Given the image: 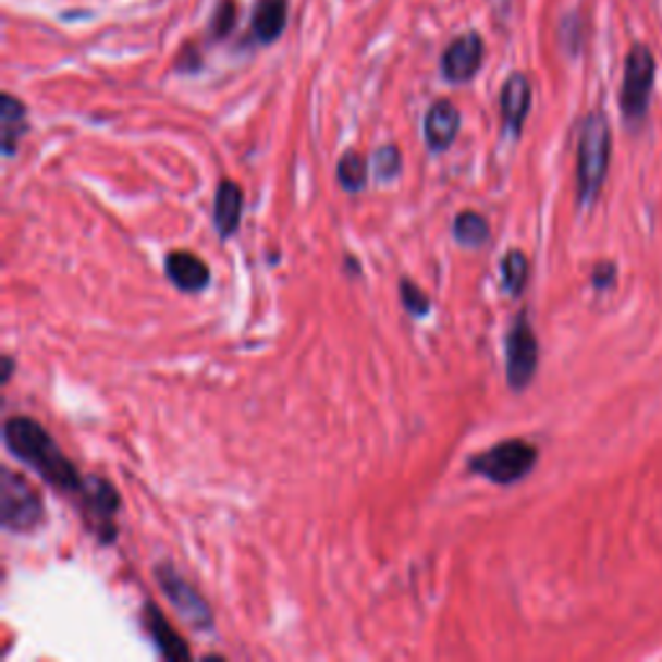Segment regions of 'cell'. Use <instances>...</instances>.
Segmentation results:
<instances>
[{
  "label": "cell",
  "mask_w": 662,
  "mask_h": 662,
  "mask_svg": "<svg viewBox=\"0 0 662 662\" xmlns=\"http://www.w3.org/2000/svg\"><path fill=\"white\" fill-rule=\"evenodd\" d=\"M658 62L650 47L634 45L624 62V83H621V112L629 124H639L650 112Z\"/></svg>",
  "instance_id": "5b68a950"
},
{
  "label": "cell",
  "mask_w": 662,
  "mask_h": 662,
  "mask_svg": "<svg viewBox=\"0 0 662 662\" xmlns=\"http://www.w3.org/2000/svg\"><path fill=\"white\" fill-rule=\"evenodd\" d=\"M613 278H616V269H613V265L611 267H598L596 274H592V285H596L598 290L609 287Z\"/></svg>",
  "instance_id": "603a6c76"
},
{
  "label": "cell",
  "mask_w": 662,
  "mask_h": 662,
  "mask_svg": "<svg viewBox=\"0 0 662 662\" xmlns=\"http://www.w3.org/2000/svg\"><path fill=\"white\" fill-rule=\"evenodd\" d=\"M238 24V3L236 0H220L212 11L210 19V37L212 39H225L231 37L233 29Z\"/></svg>",
  "instance_id": "44dd1931"
},
{
  "label": "cell",
  "mask_w": 662,
  "mask_h": 662,
  "mask_svg": "<svg viewBox=\"0 0 662 662\" xmlns=\"http://www.w3.org/2000/svg\"><path fill=\"white\" fill-rule=\"evenodd\" d=\"M530 101H534V88L530 81L523 73H513L510 78L502 83L500 91V112H502V124L510 135L520 137L523 122L530 112Z\"/></svg>",
  "instance_id": "30bf717a"
},
{
  "label": "cell",
  "mask_w": 662,
  "mask_h": 662,
  "mask_svg": "<svg viewBox=\"0 0 662 662\" xmlns=\"http://www.w3.org/2000/svg\"><path fill=\"white\" fill-rule=\"evenodd\" d=\"M500 269H502V285H505L507 293L520 295L523 287H526V282H528V274H530L526 254L513 248V252H507L505 257H502Z\"/></svg>",
  "instance_id": "d6986e66"
},
{
  "label": "cell",
  "mask_w": 662,
  "mask_h": 662,
  "mask_svg": "<svg viewBox=\"0 0 662 662\" xmlns=\"http://www.w3.org/2000/svg\"><path fill=\"white\" fill-rule=\"evenodd\" d=\"M507 383L513 391H523L534 381L538 368V340L530 329L528 316L520 314L507 334Z\"/></svg>",
  "instance_id": "ba28073f"
},
{
  "label": "cell",
  "mask_w": 662,
  "mask_h": 662,
  "mask_svg": "<svg viewBox=\"0 0 662 662\" xmlns=\"http://www.w3.org/2000/svg\"><path fill=\"white\" fill-rule=\"evenodd\" d=\"M485 52L487 47L479 32L461 34L445 47L443 58H440V73L448 83H468L481 71Z\"/></svg>",
  "instance_id": "9c48e42d"
},
{
  "label": "cell",
  "mask_w": 662,
  "mask_h": 662,
  "mask_svg": "<svg viewBox=\"0 0 662 662\" xmlns=\"http://www.w3.org/2000/svg\"><path fill=\"white\" fill-rule=\"evenodd\" d=\"M26 130H29V124H26V103L11 94L0 96V133H3L5 156L16 154V145L26 135Z\"/></svg>",
  "instance_id": "2e32d148"
},
{
  "label": "cell",
  "mask_w": 662,
  "mask_h": 662,
  "mask_svg": "<svg viewBox=\"0 0 662 662\" xmlns=\"http://www.w3.org/2000/svg\"><path fill=\"white\" fill-rule=\"evenodd\" d=\"M143 626L148 629L150 639L156 641V647L161 650L163 658H169V660H189L192 658L186 641L179 637L174 629H171V624L163 618V613L158 611L154 603H150L143 613Z\"/></svg>",
  "instance_id": "9a60e30c"
},
{
  "label": "cell",
  "mask_w": 662,
  "mask_h": 662,
  "mask_svg": "<svg viewBox=\"0 0 662 662\" xmlns=\"http://www.w3.org/2000/svg\"><path fill=\"white\" fill-rule=\"evenodd\" d=\"M399 290H402V303L404 308L409 310L412 316H427L430 314V298H427V293L422 287L417 285V282L412 280H402L399 282Z\"/></svg>",
  "instance_id": "7402d4cb"
},
{
  "label": "cell",
  "mask_w": 662,
  "mask_h": 662,
  "mask_svg": "<svg viewBox=\"0 0 662 662\" xmlns=\"http://www.w3.org/2000/svg\"><path fill=\"white\" fill-rule=\"evenodd\" d=\"M538 464V448L528 440H505L497 443L489 451L474 455L468 461V468L481 479L492 481V485H515V481L526 479Z\"/></svg>",
  "instance_id": "3957f363"
},
{
  "label": "cell",
  "mask_w": 662,
  "mask_h": 662,
  "mask_svg": "<svg viewBox=\"0 0 662 662\" xmlns=\"http://www.w3.org/2000/svg\"><path fill=\"white\" fill-rule=\"evenodd\" d=\"M287 26V0H257L252 13V34L259 45H272Z\"/></svg>",
  "instance_id": "5bb4252c"
},
{
  "label": "cell",
  "mask_w": 662,
  "mask_h": 662,
  "mask_svg": "<svg viewBox=\"0 0 662 662\" xmlns=\"http://www.w3.org/2000/svg\"><path fill=\"white\" fill-rule=\"evenodd\" d=\"M75 500H78L83 523H86L88 530H94L99 541L112 543L117 536L114 517L122 507L117 489L101 476H86L81 481L78 492H75Z\"/></svg>",
  "instance_id": "8992f818"
},
{
  "label": "cell",
  "mask_w": 662,
  "mask_h": 662,
  "mask_svg": "<svg viewBox=\"0 0 662 662\" xmlns=\"http://www.w3.org/2000/svg\"><path fill=\"white\" fill-rule=\"evenodd\" d=\"M368 174H370L368 158L357 154V150H347V154L340 158V163H336V179H340V184L347 192H360L365 182H368Z\"/></svg>",
  "instance_id": "ac0fdd59"
},
{
  "label": "cell",
  "mask_w": 662,
  "mask_h": 662,
  "mask_svg": "<svg viewBox=\"0 0 662 662\" xmlns=\"http://www.w3.org/2000/svg\"><path fill=\"white\" fill-rule=\"evenodd\" d=\"M461 130V112L453 101H434L425 114V143L434 154H443L453 145Z\"/></svg>",
  "instance_id": "8fae6325"
},
{
  "label": "cell",
  "mask_w": 662,
  "mask_h": 662,
  "mask_svg": "<svg viewBox=\"0 0 662 662\" xmlns=\"http://www.w3.org/2000/svg\"><path fill=\"white\" fill-rule=\"evenodd\" d=\"M372 174H376L378 182H393L402 174V150H399V145H381L372 154Z\"/></svg>",
  "instance_id": "ffe728a7"
},
{
  "label": "cell",
  "mask_w": 662,
  "mask_h": 662,
  "mask_svg": "<svg viewBox=\"0 0 662 662\" xmlns=\"http://www.w3.org/2000/svg\"><path fill=\"white\" fill-rule=\"evenodd\" d=\"M166 274L184 293H199L210 282V267L192 252H171L166 257Z\"/></svg>",
  "instance_id": "7c38bea8"
},
{
  "label": "cell",
  "mask_w": 662,
  "mask_h": 662,
  "mask_svg": "<svg viewBox=\"0 0 662 662\" xmlns=\"http://www.w3.org/2000/svg\"><path fill=\"white\" fill-rule=\"evenodd\" d=\"M453 236L461 246L479 248L489 241V220L481 212L464 210L453 220Z\"/></svg>",
  "instance_id": "e0dca14e"
},
{
  "label": "cell",
  "mask_w": 662,
  "mask_h": 662,
  "mask_svg": "<svg viewBox=\"0 0 662 662\" xmlns=\"http://www.w3.org/2000/svg\"><path fill=\"white\" fill-rule=\"evenodd\" d=\"M156 579H158V588L166 592V598L171 600V605H174L176 613L186 621V624H192L199 632L212 629V611L210 605H207V600L199 596V592L192 588V585L186 583V579L179 575L169 562L158 564Z\"/></svg>",
  "instance_id": "52a82bcc"
},
{
  "label": "cell",
  "mask_w": 662,
  "mask_h": 662,
  "mask_svg": "<svg viewBox=\"0 0 662 662\" xmlns=\"http://www.w3.org/2000/svg\"><path fill=\"white\" fill-rule=\"evenodd\" d=\"M611 161V124L603 112H590L579 124L577 137V197L592 205L603 189Z\"/></svg>",
  "instance_id": "7a4b0ae2"
},
{
  "label": "cell",
  "mask_w": 662,
  "mask_h": 662,
  "mask_svg": "<svg viewBox=\"0 0 662 662\" xmlns=\"http://www.w3.org/2000/svg\"><path fill=\"white\" fill-rule=\"evenodd\" d=\"M11 372H13V357L5 355L3 357V383L11 381Z\"/></svg>",
  "instance_id": "cb8c5ba5"
},
{
  "label": "cell",
  "mask_w": 662,
  "mask_h": 662,
  "mask_svg": "<svg viewBox=\"0 0 662 662\" xmlns=\"http://www.w3.org/2000/svg\"><path fill=\"white\" fill-rule=\"evenodd\" d=\"M45 520V502L24 474L5 468L0 479V523L9 534H32Z\"/></svg>",
  "instance_id": "277c9868"
},
{
  "label": "cell",
  "mask_w": 662,
  "mask_h": 662,
  "mask_svg": "<svg viewBox=\"0 0 662 662\" xmlns=\"http://www.w3.org/2000/svg\"><path fill=\"white\" fill-rule=\"evenodd\" d=\"M3 443L21 464L34 468L52 489L75 494L81 487V474L73 461L60 451L52 434L32 417H9L3 425Z\"/></svg>",
  "instance_id": "6da1fadb"
},
{
  "label": "cell",
  "mask_w": 662,
  "mask_h": 662,
  "mask_svg": "<svg viewBox=\"0 0 662 662\" xmlns=\"http://www.w3.org/2000/svg\"><path fill=\"white\" fill-rule=\"evenodd\" d=\"M241 216H244V189L231 179H223L218 186L216 207H212V220H216L220 236H233L241 223Z\"/></svg>",
  "instance_id": "4fadbf2b"
}]
</instances>
